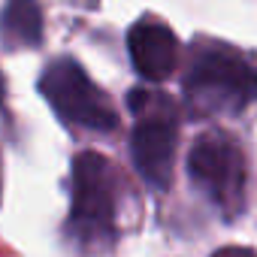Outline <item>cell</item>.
Returning <instances> with one entry per match:
<instances>
[{"instance_id":"cell-7","label":"cell","mask_w":257,"mask_h":257,"mask_svg":"<svg viewBox=\"0 0 257 257\" xmlns=\"http://www.w3.org/2000/svg\"><path fill=\"white\" fill-rule=\"evenodd\" d=\"M0 40L10 49H34L43 43V10L37 0H7L0 13Z\"/></svg>"},{"instance_id":"cell-2","label":"cell","mask_w":257,"mask_h":257,"mask_svg":"<svg viewBox=\"0 0 257 257\" xmlns=\"http://www.w3.org/2000/svg\"><path fill=\"white\" fill-rule=\"evenodd\" d=\"M115 167L97 155L82 152L73 161V209H70V236L85 248L112 242L115 236Z\"/></svg>"},{"instance_id":"cell-9","label":"cell","mask_w":257,"mask_h":257,"mask_svg":"<svg viewBox=\"0 0 257 257\" xmlns=\"http://www.w3.org/2000/svg\"><path fill=\"white\" fill-rule=\"evenodd\" d=\"M0 100H4V79H0Z\"/></svg>"},{"instance_id":"cell-3","label":"cell","mask_w":257,"mask_h":257,"mask_svg":"<svg viewBox=\"0 0 257 257\" xmlns=\"http://www.w3.org/2000/svg\"><path fill=\"white\" fill-rule=\"evenodd\" d=\"M131 112L140 118L137 131L131 137V152L137 173L152 185V188H167L173 176V158H176V109L164 94L152 91H131L127 97Z\"/></svg>"},{"instance_id":"cell-8","label":"cell","mask_w":257,"mask_h":257,"mask_svg":"<svg viewBox=\"0 0 257 257\" xmlns=\"http://www.w3.org/2000/svg\"><path fill=\"white\" fill-rule=\"evenodd\" d=\"M212 257H257L251 248H221V251H215Z\"/></svg>"},{"instance_id":"cell-4","label":"cell","mask_w":257,"mask_h":257,"mask_svg":"<svg viewBox=\"0 0 257 257\" xmlns=\"http://www.w3.org/2000/svg\"><path fill=\"white\" fill-rule=\"evenodd\" d=\"M40 91L67 124L97 131V134H109L118 127V115H115L109 97L70 58L52 61L46 67V73L40 79Z\"/></svg>"},{"instance_id":"cell-5","label":"cell","mask_w":257,"mask_h":257,"mask_svg":"<svg viewBox=\"0 0 257 257\" xmlns=\"http://www.w3.org/2000/svg\"><path fill=\"white\" fill-rule=\"evenodd\" d=\"M188 173L203 194L227 215L242 209L245 200V155L224 134H206L188 155Z\"/></svg>"},{"instance_id":"cell-1","label":"cell","mask_w":257,"mask_h":257,"mask_svg":"<svg viewBox=\"0 0 257 257\" xmlns=\"http://www.w3.org/2000/svg\"><path fill=\"white\" fill-rule=\"evenodd\" d=\"M185 103L194 115H230L257 100V67L236 49L200 46L188 64Z\"/></svg>"},{"instance_id":"cell-6","label":"cell","mask_w":257,"mask_h":257,"mask_svg":"<svg viewBox=\"0 0 257 257\" xmlns=\"http://www.w3.org/2000/svg\"><path fill=\"white\" fill-rule=\"evenodd\" d=\"M127 49L137 73L149 82H164L179 67V40L164 22H140L127 34Z\"/></svg>"}]
</instances>
